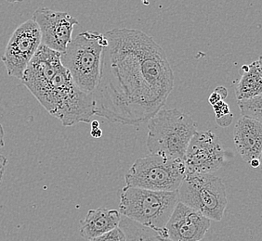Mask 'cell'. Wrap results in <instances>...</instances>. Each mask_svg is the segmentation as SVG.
I'll use <instances>...</instances> for the list:
<instances>
[{"mask_svg": "<svg viewBox=\"0 0 262 241\" xmlns=\"http://www.w3.org/2000/svg\"><path fill=\"white\" fill-rule=\"evenodd\" d=\"M101 77L92 94L95 115L124 126L149 122L166 104L174 74L166 52L142 31L104 34Z\"/></svg>", "mask_w": 262, "mask_h": 241, "instance_id": "cell-1", "label": "cell"}, {"mask_svg": "<svg viewBox=\"0 0 262 241\" xmlns=\"http://www.w3.org/2000/svg\"><path fill=\"white\" fill-rule=\"evenodd\" d=\"M61 55L41 45L20 81L62 126L91 123L92 116L95 115L92 95L76 86L69 71L61 64Z\"/></svg>", "mask_w": 262, "mask_h": 241, "instance_id": "cell-2", "label": "cell"}, {"mask_svg": "<svg viewBox=\"0 0 262 241\" xmlns=\"http://www.w3.org/2000/svg\"><path fill=\"white\" fill-rule=\"evenodd\" d=\"M196 132V123L186 112L162 109L148 122L146 146L151 154L184 161Z\"/></svg>", "mask_w": 262, "mask_h": 241, "instance_id": "cell-3", "label": "cell"}, {"mask_svg": "<svg viewBox=\"0 0 262 241\" xmlns=\"http://www.w3.org/2000/svg\"><path fill=\"white\" fill-rule=\"evenodd\" d=\"M106 43L105 36L99 32H82L61 53V64L69 71L76 86L89 95L93 94L99 84Z\"/></svg>", "mask_w": 262, "mask_h": 241, "instance_id": "cell-4", "label": "cell"}, {"mask_svg": "<svg viewBox=\"0 0 262 241\" xmlns=\"http://www.w3.org/2000/svg\"><path fill=\"white\" fill-rule=\"evenodd\" d=\"M178 202V191L158 192L126 186L120 194L119 212L124 217L155 230L162 237Z\"/></svg>", "mask_w": 262, "mask_h": 241, "instance_id": "cell-5", "label": "cell"}, {"mask_svg": "<svg viewBox=\"0 0 262 241\" xmlns=\"http://www.w3.org/2000/svg\"><path fill=\"white\" fill-rule=\"evenodd\" d=\"M184 161L149 154L138 159L125 176L126 186L158 192L179 190L186 176Z\"/></svg>", "mask_w": 262, "mask_h": 241, "instance_id": "cell-6", "label": "cell"}, {"mask_svg": "<svg viewBox=\"0 0 262 241\" xmlns=\"http://www.w3.org/2000/svg\"><path fill=\"white\" fill-rule=\"evenodd\" d=\"M178 194L180 202L211 221H222L228 200L226 188L220 177L210 174L187 173Z\"/></svg>", "mask_w": 262, "mask_h": 241, "instance_id": "cell-7", "label": "cell"}, {"mask_svg": "<svg viewBox=\"0 0 262 241\" xmlns=\"http://www.w3.org/2000/svg\"><path fill=\"white\" fill-rule=\"evenodd\" d=\"M40 45V30L33 19L17 27L1 57L8 75L21 80Z\"/></svg>", "mask_w": 262, "mask_h": 241, "instance_id": "cell-8", "label": "cell"}, {"mask_svg": "<svg viewBox=\"0 0 262 241\" xmlns=\"http://www.w3.org/2000/svg\"><path fill=\"white\" fill-rule=\"evenodd\" d=\"M224 158L219 136L211 131H197L187 149L184 163L188 174L213 175L222 168Z\"/></svg>", "mask_w": 262, "mask_h": 241, "instance_id": "cell-9", "label": "cell"}, {"mask_svg": "<svg viewBox=\"0 0 262 241\" xmlns=\"http://www.w3.org/2000/svg\"><path fill=\"white\" fill-rule=\"evenodd\" d=\"M33 20L40 30L41 45L61 54L72 41L74 27L79 23L77 19L68 12L56 11L49 8H38L33 15Z\"/></svg>", "mask_w": 262, "mask_h": 241, "instance_id": "cell-10", "label": "cell"}, {"mask_svg": "<svg viewBox=\"0 0 262 241\" xmlns=\"http://www.w3.org/2000/svg\"><path fill=\"white\" fill-rule=\"evenodd\" d=\"M210 226L211 220L179 201L162 238L169 241H202Z\"/></svg>", "mask_w": 262, "mask_h": 241, "instance_id": "cell-11", "label": "cell"}, {"mask_svg": "<svg viewBox=\"0 0 262 241\" xmlns=\"http://www.w3.org/2000/svg\"><path fill=\"white\" fill-rule=\"evenodd\" d=\"M233 141L243 160L249 163L259 159L262 153V124L247 116H242L233 131Z\"/></svg>", "mask_w": 262, "mask_h": 241, "instance_id": "cell-12", "label": "cell"}, {"mask_svg": "<svg viewBox=\"0 0 262 241\" xmlns=\"http://www.w3.org/2000/svg\"><path fill=\"white\" fill-rule=\"evenodd\" d=\"M122 215L117 210L97 208L90 210L80 222L79 233L88 241L92 240L119 226Z\"/></svg>", "mask_w": 262, "mask_h": 241, "instance_id": "cell-13", "label": "cell"}, {"mask_svg": "<svg viewBox=\"0 0 262 241\" xmlns=\"http://www.w3.org/2000/svg\"><path fill=\"white\" fill-rule=\"evenodd\" d=\"M241 78L235 86L237 101H249L262 94V76L257 60L250 64L243 65Z\"/></svg>", "mask_w": 262, "mask_h": 241, "instance_id": "cell-14", "label": "cell"}, {"mask_svg": "<svg viewBox=\"0 0 262 241\" xmlns=\"http://www.w3.org/2000/svg\"><path fill=\"white\" fill-rule=\"evenodd\" d=\"M119 227L125 233L126 241H162L161 236L155 230L124 216L121 217Z\"/></svg>", "mask_w": 262, "mask_h": 241, "instance_id": "cell-15", "label": "cell"}, {"mask_svg": "<svg viewBox=\"0 0 262 241\" xmlns=\"http://www.w3.org/2000/svg\"><path fill=\"white\" fill-rule=\"evenodd\" d=\"M242 116L251 117L262 124V94L249 101H238Z\"/></svg>", "mask_w": 262, "mask_h": 241, "instance_id": "cell-16", "label": "cell"}, {"mask_svg": "<svg viewBox=\"0 0 262 241\" xmlns=\"http://www.w3.org/2000/svg\"><path fill=\"white\" fill-rule=\"evenodd\" d=\"M91 241H126V237L124 231L118 226L114 230Z\"/></svg>", "mask_w": 262, "mask_h": 241, "instance_id": "cell-17", "label": "cell"}, {"mask_svg": "<svg viewBox=\"0 0 262 241\" xmlns=\"http://www.w3.org/2000/svg\"><path fill=\"white\" fill-rule=\"evenodd\" d=\"M213 110H214L215 115H216V120H221L222 118L232 114V112L230 111V108L225 101H221L216 105L213 106Z\"/></svg>", "mask_w": 262, "mask_h": 241, "instance_id": "cell-18", "label": "cell"}, {"mask_svg": "<svg viewBox=\"0 0 262 241\" xmlns=\"http://www.w3.org/2000/svg\"><path fill=\"white\" fill-rule=\"evenodd\" d=\"M8 164V159L5 156L0 154V185L3 180V176L5 173L6 166Z\"/></svg>", "mask_w": 262, "mask_h": 241, "instance_id": "cell-19", "label": "cell"}, {"mask_svg": "<svg viewBox=\"0 0 262 241\" xmlns=\"http://www.w3.org/2000/svg\"><path fill=\"white\" fill-rule=\"evenodd\" d=\"M208 101H209V103H210L212 106H214L216 105L219 102H221V101H224V100L222 99V95H220L217 91H214L211 95H210V97H209Z\"/></svg>", "mask_w": 262, "mask_h": 241, "instance_id": "cell-20", "label": "cell"}, {"mask_svg": "<svg viewBox=\"0 0 262 241\" xmlns=\"http://www.w3.org/2000/svg\"><path fill=\"white\" fill-rule=\"evenodd\" d=\"M91 135L92 137L94 138H100L102 136V130L100 128H97V129H91Z\"/></svg>", "mask_w": 262, "mask_h": 241, "instance_id": "cell-21", "label": "cell"}, {"mask_svg": "<svg viewBox=\"0 0 262 241\" xmlns=\"http://www.w3.org/2000/svg\"><path fill=\"white\" fill-rule=\"evenodd\" d=\"M4 129L3 126L0 124V149L4 148L5 146V141H4Z\"/></svg>", "mask_w": 262, "mask_h": 241, "instance_id": "cell-22", "label": "cell"}, {"mask_svg": "<svg viewBox=\"0 0 262 241\" xmlns=\"http://www.w3.org/2000/svg\"><path fill=\"white\" fill-rule=\"evenodd\" d=\"M249 164L253 168H257V167H259V159H254L252 161L249 162Z\"/></svg>", "mask_w": 262, "mask_h": 241, "instance_id": "cell-23", "label": "cell"}, {"mask_svg": "<svg viewBox=\"0 0 262 241\" xmlns=\"http://www.w3.org/2000/svg\"><path fill=\"white\" fill-rule=\"evenodd\" d=\"M100 123L98 120H91V129H97L100 128Z\"/></svg>", "mask_w": 262, "mask_h": 241, "instance_id": "cell-24", "label": "cell"}, {"mask_svg": "<svg viewBox=\"0 0 262 241\" xmlns=\"http://www.w3.org/2000/svg\"><path fill=\"white\" fill-rule=\"evenodd\" d=\"M257 63H258V66H259V70H260V73H261L262 76V56H260V57L258 58V60H257Z\"/></svg>", "mask_w": 262, "mask_h": 241, "instance_id": "cell-25", "label": "cell"}, {"mask_svg": "<svg viewBox=\"0 0 262 241\" xmlns=\"http://www.w3.org/2000/svg\"><path fill=\"white\" fill-rule=\"evenodd\" d=\"M259 167H260V169L262 170V153L260 157H259Z\"/></svg>", "mask_w": 262, "mask_h": 241, "instance_id": "cell-26", "label": "cell"}]
</instances>
